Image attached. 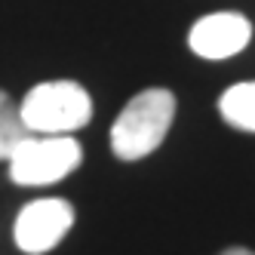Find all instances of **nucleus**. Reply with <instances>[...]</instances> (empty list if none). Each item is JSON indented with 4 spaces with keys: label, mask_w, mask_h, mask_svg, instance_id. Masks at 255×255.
Masks as SVG:
<instances>
[{
    "label": "nucleus",
    "mask_w": 255,
    "mask_h": 255,
    "mask_svg": "<svg viewBox=\"0 0 255 255\" xmlns=\"http://www.w3.org/2000/svg\"><path fill=\"white\" fill-rule=\"evenodd\" d=\"M71 225H74V206L62 197H43V200H31L19 212L12 237L22 252L43 255L65 240Z\"/></svg>",
    "instance_id": "obj_4"
},
{
    "label": "nucleus",
    "mask_w": 255,
    "mask_h": 255,
    "mask_svg": "<svg viewBox=\"0 0 255 255\" xmlns=\"http://www.w3.org/2000/svg\"><path fill=\"white\" fill-rule=\"evenodd\" d=\"M222 255H255V252H249V249H240V246H237V249H228V252H222Z\"/></svg>",
    "instance_id": "obj_8"
},
{
    "label": "nucleus",
    "mask_w": 255,
    "mask_h": 255,
    "mask_svg": "<svg viewBox=\"0 0 255 255\" xmlns=\"http://www.w3.org/2000/svg\"><path fill=\"white\" fill-rule=\"evenodd\" d=\"M218 111L222 117L243 132H255V83H237L225 89V96L218 99Z\"/></svg>",
    "instance_id": "obj_6"
},
{
    "label": "nucleus",
    "mask_w": 255,
    "mask_h": 255,
    "mask_svg": "<svg viewBox=\"0 0 255 255\" xmlns=\"http://www.w3.org/2000/svg\"><path fill=\"white\" fill-rule=\"evenodd\" d=\"M175 117L169 89H144L120 111L111 126V148L120 160H141L160 148Z\"/></svg>",
    "instance_id": "obj_1"
},
{
    "label": "nucleus",
    "mask_w": 255,
    "mask_h": 255,
    "mask_svg": "<svg viewBox=\"0 0 255 255\" xmlns=\"http://www.w3.org/2000/svg\"><path fill=\"white\" fill-rule=\"evenodd\" d=\"M83 160V148L74 135H37L25 132L22 141L9 151V178L22 188L56 185L71 175Z\"/></svg>",
    "instance_id": "obj_3"
},
{
    "label": "nucleus",
    "mask_w": 255,
    "mask_h": 255,
    "mask_svg": "<svg viewBox=\"0 0 255 255\" xmlns=\"http://www.w3.org/2000/svg\"><path fill=\"white\" fill-rule=\"evenodd\" d=\"M19 117L28 132L37 135H71L89 123L93 99L74 80H49L28 89L19 105Z\"/></svg>",
    "instance_id": "obj_2"
},
{
    "label": "nucleus",
    "mask_w": 255,
    "mask_h": 255,
    "mask_svg": "<svg viewBox=\"0 0 255 255\" xmlns=\"http://www.w3.org/2000/svg\"><path fill=\"white\" fill-rule=\"evenodd\" d=\"M252 40V25L240 12H212L194 22L188 43L203 59H231Z\"/></svg>",
    "instance_id": "obj_5"
},
{
    "label": "nucleus",
    "mask_w": 255,
    "mask_h": 255,
    "mask_svg": "<svg viewBox=\"0 0 255 255\" xmlns=\"http://www.w3.org/2000/svg\"><path fill=\"white\" fill-rule=\"evenodd\" d=\"M25 132L28 129H25L22 117H19V105L0 89V160L9 157V151L22 141Z\"/></svg>",
    "instance_id": "obj_7"
}]
</instances>
